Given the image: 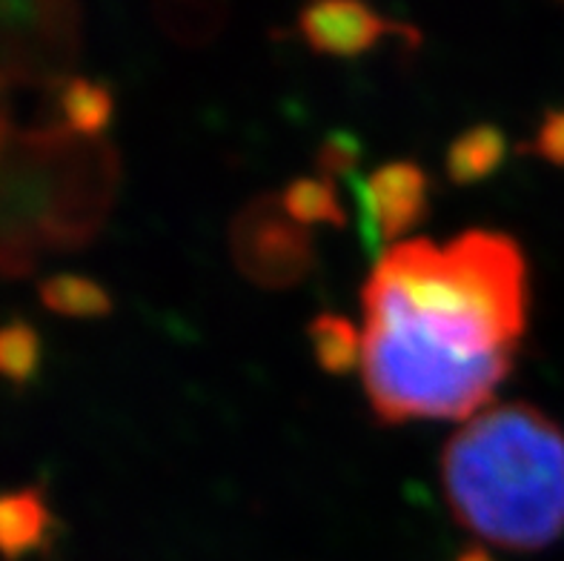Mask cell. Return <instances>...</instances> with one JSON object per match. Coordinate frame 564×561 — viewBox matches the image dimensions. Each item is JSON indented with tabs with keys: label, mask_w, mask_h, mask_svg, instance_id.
<instances>
[{
	"label": "cell",
	"mask_w": 564,
	"mask_h": 561,
	"mask_svg": "<svg viewBox=\"0 0 564 561\" xmlns=\"http://www.w3.org/2000/svg\"><path fill=\"white\" fill-rule=\"evenodd\" d=\"M361 301V378L376 416L473 419L513 370L528 327V261L510 235L490 229L444 247L413 238L376 261Z\"/></svg>",
	"instance_id": "cell-1"
},
{
	"label": "cell",
	"mask_w": 564,
	"mask_h": 561,
	"mask_svg": "<svg viewBox=\"0 0 564 561\" xmlns=\"http://www.w3.org/2000/svg\"><path fill=\"white\" fill-rule=\"evenodd\" d=\"M453 516L501 550L551 548L564 533V433L536 407H485L444 444Z\"/></svg>",
	"instance_id": "cell-2"
},
{
	"label": "cell",
	"mask_w": 564,
	"mask_h": 561,
	"mask_svg": "<svg viewBox=\"0 0 564 561\" xmlns=\"http://www.w3.org/2000/svg\"><path fill=\"white\" fill-rule=\"evenodd\" d=\"M118 184L121 155L107 138H80L61 123L14 129L0 152V281L95 241Z\"/></svg>",
	"instance_id": "cell-3"
},
{
	"label": "cell",
	"mask_w": 564,
	"mask_h": 561,
	"mask_svg": "<svg viewBox=\"0 0 564 561\" xmlns=\"http://www.w3.org/2000/svg\"><path fill=\"white\" fill-rule=\"evenodd\" d=\"M80 55L72 0H0V86H61Z\"/></svg>",
	"instance_id": "cell-4"
},
{
	"label": "cell",
	"mask_w": 564,
	"mask_h": 561,
	"mask_svg": "<svg viewBox=\"0 0 564 561\" xmlns=\"http://www.w3.org/2000/svg\"><path fill=\"white\" fill-rule=\"evenodd\" d=\"M229 252L238 272L261 290H290L315 270L313 233L295 224L272 192L238 209L229 224Z\"/></svg>",
	"instance_id": "cell-5"
},
{
	"label": "cell",
	"mask_w": 564,
	"mask_h": 561,
	"mask_svg": "<svg viewBox=\"0 0 564 561\" xmlns=\"http://www.w3.org/2000/svg\"><path fill=\"white\" fill-rule=\"evenodd\" d=\"M347 190L358 206L361 244L376 261L387 247L424 224L430 213V179L410 158L387 161L370 175L347 179Z\"/></svg>",
	"instance_id": "cell-6"
},
{
	"label": "cell",
	"mask_w": 564,
	"mask_h": 561,
	"mask_svg": "<svg viewBox=\"0 0 564 561\" xmlns=\"http://www.w3.org/2000/svg\"><path fill=\"white\" fill-rule=\"evenodd\" d=\"M299 32L318 55L358 57L376 50L387 35H404L408 26L358 0H324L301 9Z\"/></svg>",
	"instance_id": "cell-7"
},
{
	"label": "cell",
	"mask_w": 564,
	"mask_h": 561,
	"mask_svg": "<svg viewBox=\"0 0 564 561\" xmlns=\"http://www.w3.org/2000/svg\"><path fill=\"white\" fill-rule=\"evenodd\" d=\"M55 516L41 487L0 493V559L23 561L50 548Z\"/></svg>",
	"instance_id": "cell-8"
},
{
	"label": "cell",
	"mask_w": 564,
	"mask_h": 561,
	"mask_svg": "<svg viewBox=\"0 0 564 561\" xmlns=\"http://www.w3.org/2000/svg\"><path fill=\"white\" fill-rule=\"evenodd\" d=\"M510 152L508 132L496 123H473L462 129L444 152V172L451 184L476 186L494 179Z\"/></svg>",
	"instance_id": "cell-9"
},
{
	"label": "cell",
	"mask_w": 564,
	"mask_h": 561,
	"mask_svg": "<svg viewBox=\"0 0 564 561\" xmlns=\"http://www.w3.org/2000/svg\"><path fill=\"white\" fill-rule=\"evenodd\" d=\"M57 112L61 127L80 138H104L112 123L115 95L107 84L93 78L69 75L57 86Z\"/></svg>",
	"instance_id": "cell-10"
},
{
	"label": "cell",
	"mask_w": 564,
	"mask_h": 561,
	"mask_svg": "<svg viewBox=\"0 0 564 561\" xmlns=\"http://www.w3.org/2000/svg\"><path fill=\"white\" fill-rule=\"evenodd\" d=\"M315 364L329 376H347L358 367L365 353V335L347 315L318 313L307 327Z\"/></svg>",
	"instance_id": "cell-11"
},
{
	"label": "cell",
	"mask_w": 564,
	"mask_h": 561,
	"mask_svg": "<svg viewBox=\"0 0 564 561\" xmlns=\"http://www.w3.org/2000/svg\"><path fill=\"white\" fill-rule=\"evenodd\" d=\"M41 304L55 315L66 319H107L112 313V295L95 278L61 272L50 276L37 287Z\"/></svg>",
	"instance_id": "cell-12"
},
{
	"label": "cell",
	"mask_w": 564,
	"mask_h": 561,
	"mask_svg": "<svg viewBox=\"0 0 564 561\" xmlns=\"http://www.w3.org/2000/svg\"><path fill=\"white\" fill-rule=\"evenodd\" d=\"M281 206L286 215L301 224V227H347V213L338 198L336 184L322 175H299L281 192Z\"/></svg>",
	"instance_id": "cell-13"
},
{
	"label": "cell",
	"mask_w": 564,
	"mask_h": 561,
	"mask_svg": "<svg viewBox=\"0 0 564 561\" xmlns=\"http://www.w3.org/2000/svg\"><path fill=\"white\" fill-rule=\"evenodd\" d=\"M158 26L178 43H209L224 29L227 21V7L221 3H204V0H189V3H158L155 7Z\"/></svg>",
	"instance_id": "cell-14"
},
{
	"label": "cell",
	"mask_w": 564,
	"mask_h": 561,
	"mask_svg": "<svg viewBox=\"0 0 564 561\" xmlns=\"http://www.w3.org/2000/svg\"><path fill=\"white\" fill-rule=\"evenodd\" d=\"M41 335L26 321L0 327V376L12 384H29L41 370Z\"/></svg>",
	"instance_id": "cell-15"
},
{
	"label": "cell",
	"mask_w": 564,
	"mask_h": 561,
	"mask_svg": "<svg viewBox=\"0 0 564 561\" xmlns=\"http://www.w3.org/2000/svg\"><path fill=\"white\" fill-rule=\"evenodd\" d=\"M361 158H365L361 138L356 132H347V129H333L315 152V170L322 179L336 184L338 179L347 181L358 175Z\"/></svg>",
	"instance_id": "cell-16"
},
{
	"label": "cell",
	"mask_w": 564,
	"mask_h": 561,
	"mask_svg": "<svg viewBox=\"0 0 564 561\" xmlns=\"http://www.w3.org/2000/svg\"><path fill=\"white\" fill-rule=\"evenodd\" d=\"M533 152L553 166H564V107L544 112L533 138Z\"/></svg>",
	"instance_id": "cell-17"
},
{
	"label": "cell",
	"mask_w": 564,
	"mask_h": 561,
	"mask_svg": "<svg viewBox=\"0 0 564 561\" xmlns=\"http://www.w3.org/2000/svg\"><path fill=\"white\" fill-rule=\"evenodd\" d=\"M12 132H14V123H12V107H9V89L0 86V152H3V147L9 143Z\"/></svg>",
	"instance_id": "cell-18"
},
{
	"label": "cell",
	"mask_w": 564,
	"mask_h": 561,
	"mask_svg": "<svg viewBox=\"0 0 564 561\" xmlns=\"http://www.w3.org/2000/svg\"><path fill=\"white\" fill-rule=\"evenodd\" d=\"M456 561H496V559H494V553H490V550L479 548V544H476V548L462 550Z\"/></svg>",
	"instance_id": "cell-19"
}]
</instances>
